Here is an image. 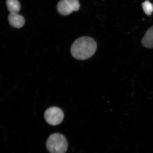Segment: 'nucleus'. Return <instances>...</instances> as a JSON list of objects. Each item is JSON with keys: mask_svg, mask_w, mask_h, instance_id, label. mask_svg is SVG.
<instances>
[{"mask_svg": "<svg viewBox=\"0 0 153 153\" xmlns=\"http://www.w3.org/2000/svg\"><path fill=\"white\" fill-rule=\"evenodd\" d=\"M96 42L89 37H82L76 39L71 48V53L74 58L84 60L92 56L97 49Z\"/></svg>", "mask_w": 153, "mask_h": 153, "instance_id": "f257e3e1", "label": "nucleus"}, {"mask_svg": "<svg viewBox=\"0 0 153 153\" xmlns=\"http://www.w3.org/2000/svg\"><path fill=\"white\" fill-rule=\"evenodd\" d=\"M46 146L51 153H65L68 150V143L64 135L60 133H55L48 139Z\"/></svg>", "mask_w": 153, "mask_h": 153, "instance_id": "f03ea898", "label": "nucleus"}, {"mask_svg": "<svg viewBox=\"0 0 153 153\" xmlns=\"http://www.w3.org/2000/svg\"><path fill=\"white\" fill-rule=\"evenodd\" d=\"M45 118L48 123L56 126L62 123L64 119V114L60 108L53 107L45 111Z\"/></svg>", "mask_w": 153, "mask_h": 153, "instance_id": "7ed1b4c3", "label": "nucleus"}, {"mask_svg": "<svg viewBox=\"0 0 153 153\" xmlns=\"http://www.w3.org/2000/svg\"><path fill=\"white\" fill-rule=\"evenodd\" d=\"M8 20L10 25L15 28L22 27L25 23L24 17L18 13H10L8 15Z\"/></svg>", "mask_w": 153, "mask_h": 153, "instance_id": "20e7f679", "label": "nucleus"}, {"mask_svg": "<svg viewBox=\"0 0 153 153\" xmlns=\"http://www.w3.org/2000/svg\"><path fill=\"white\" fill-rule=\"evenodd\" d=\"M143 47L148 48H153V26L149 28L141 41Z\"/></svg>", "mask_w": 153, "mask_h": 153, "instance_id": "39448f33", "label": "nucleus"}, {"mask_svg": "<svg viewBox=\"0 0 153 153\" xmlns=\"http://www.w3.org/2000/svg\"><path fill=\"white\" fill-rule=\"evenodd\" d=\"M57 9L59 14L62 16H67L74 11L65 0H61L59 2L57 5Z\"/></svg>", "mask_w": 153, "mask_h": 153, "instance_id": "423d86ee", "label": "nucleus"}, {"mask_svg": "<svg viewBox=\"0 0 153 153\" xmlns=\"http://www.w3.org/2000/svg\"><path fill=\"white\" fill-rule=\"evenodd\" d=\"M7 9L10 13H18L20 10V4L18 0H7Z\"/></svg>", "mask_w": 153, "mask_h": 153, "instance_id": "0eeeda50", "label": "nucleus"}, {"mask_svg": "<svg viewBox=\"0 0 153 153\" xmlns=\"http://www.w3.org/2000/svg\"><path fill=\"white\" fill-rule=\"evenodd\" d=\"M142 6L145 14L148 16L152 14L153 11V5L152 3L148 1H146L142 3Z\"/></svg>", "mask_w": 153, "mask_h": 153, "instance_id": "6e6552de", "label": "nucleus"}, {"mask_svg": "<svg viewBox=\"0 0 153 153\" xmlns=\"http://www.w3.org/2000/svg\"><path fill=\"white\" fill-rule=\"evenodd\" d=\"M65 1L73 11L79 10L80 4L78 0H65Z\"/></svg>", "mask_w": 153, "mask_h": 153, "instance_id": "1a4fd4ad", "label": "nucleus"}]
</instances>
